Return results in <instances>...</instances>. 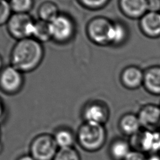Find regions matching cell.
Wrapping results in <instances>:
<instances>
[{
	"label": "cell",
	"instance_id": "8",
	"mask_svg": "<svg viewBox=\"0 0 160 160\" xmlns=\"http://www.w3.org/2000/svg\"><path fill=\"white\" fill-rule=\"evenodd\" d=\"M22 72L12 65L5 67L0 71V88L9 94L19 92L23 84Z\"/></svg>",
	"mask_w": 160,
	"mask_h": 160
},
{
	"label": "cell",
	"instance_id": "9",
	"mask_svg": "<svg viewBox=\"0 0 160 160\" xmlns=\"http://www.w3.org/2000/svg\"><path fill=\"white\" fill-rule=\"evenodd\" d=\"M110 111L106 104L101 101H92L84 108L82 117L84 122L104 125L109 118Z\"/></svg>",
	"mask_w": 160,
	"mask_h": 160
},
{
	"label": "cell",
	"instance_id": "16",
	"mask_svg": "<svg viewBox=\"0 0 160 160\" xmlns=\"http://www.w3.org/2000/svg\"><path fill=\"white\" fill-rule=\"evenodd\" d=\"M131 150L130 142L121 138L114 139L109 147V156L112 160H124Z\"/></svg>",
	"mask_w": 160,
	"mask_h": 160
},
{
	"label": "cell",
	"instance_id": "7",
	"mask_svg": "<svg viewBox=\"0 0 160 160\" xmlns=\"http://www.w3.org/2000/svg\"><path fill=\"white\" fill-rule=\"evenodd\" d=\"M112 22L104 17L91 19L86 27L87 34L93 42L98 45L109 44V35Z\"/></svg>",
	"mask_w": 160,
	"mask_h": 160
},
{
	"label": "cell",
	"instance_id": "3",
	"mask_svg": "<svg viewBox=\"0 0 160 160\" xmlns=\"http://www.w3.org/2000/svg\"><path fill=\"white\" fill-rule=\"evenodd\" d=\"M58 149L53 135L44 133L32 139L29 147V154L35 160H53Z\"/></svg>",
	"mask_w": 160,
	"mask_h": 160
},
{
	"label": "cell",
	"instance_id": "28",
	"mask_svg": "<svg viewBox=\"0 0 160 160\" xmlns=\"http://www.w3.org/2000/svg\"><path fill=\"white\" fill-rule=\"evenodd\" d=\"M147 160H160L159 154H152L148 157Z\"/></svg>",
	"mask_w": 160,
	"mask_h": 160
},
{
	"label": "cell",
	"instance_id": "29",
	"mask_svg": "<svg viewBox=\"0 0 160 160\" xmlns=\"http://www.w3.org/2000/svg\"><path fill=\"white\" fill-rule=\"evenodd\" d=\"M17 160H35V159L31 156L30 154L29 155H23L19 157Z\"/></svg>",
	"mask_w": 160,
	"mask_h": 160
},
{
	"label": "cell",
	"instance_id": "21",
	"mask_svg": "<svg viewBox=\"0 0 160 160\" xmlns=\"http://www.w3.org/2000/svg\"><path fill=\"white\" fill-rule=\"evenodd\" d=\"M9 2L14 13H28L33 6V0H9Z\"/></svg>",
	"mask_w": 160,
	"mask_h": 160
},
{
	"label": "cell",
	"instance_id": "18",
	"mask_svg": "<svg viewBox=\"0 0 160 160\" xmlns=\"http://www.w3.org/2000/svg\"><path fill=\"white\" fill-rule=\"evenodd\" d=\"M53 137L59 149L72 147L76 139L73 132L66 128H61L57 130Z\"/></svg>",
	"mask_w": 160,
	"mask_h": 160
},
{
	"label": "cell",
	"instance_id": "5",
	"mask_svg": "<svg viewBox=\"0 0 160 160\" xmlns=\"http://www.w3.org/2000/svg\"><path fill=\"white\" fill-rule=\"evenodd\" d=\"M131 147L143 152L159 154L160 152V131L156 130L140 131L131 137L129 142Z\"/></svg>",
	"mask_w": 160,
	"mask_h": 160
},
{
	"label": "cell",
	"instance_id": "10",
	"mask_svg": "<svg viewBox=\"0 0 160 160\" xmlns=\"http://www.w3.org/2000/svg\"><path fill=\"white\" fill-rule=\"evenodd\" d=\"M141 127L147 130H156L160 127V106L153 104L144 105L137 114Z\"/></svg>",
	"mask_w": 160,
	"mask_h": 160
},
{
	"label": "cell",
	"instance_id": "4",
	"mask_svg": "<svg viewBox=\"0 0 160 160\" xmlns=\"http://www.w3.org/2000/svg\"><path fill=\"white\" fill-rule=\"evenodd\" d=\"M34 21L28 13H14L8 21L7 29L11 36L21 40L32 36Z\"/></svg>",
	"mask_w": 160,
	"mask_h": 160
},
{
	"label": "cell",
	"instance_id": "26",
	"mask_svg": "<svg viewBox=\"0 0 160 160\" xmlns=\"http://www.w3.org/2000/svg\"><path fill=\"white\" fill-rule=\"evenodd\" d=\"M148 10L160 12V0H148Z\"/></svg>",
	"mask_w": 160,
	"mask_h": 160
},
{
	"label": "cell",
	"instance_id": "15",
	"mask_svg": "<svg viewBox=\"0 0 160 160\" xmlns=\"http://www.w3.org/2000/svg\"><path fill=\"white\" fill-rule=\"evenodd\" d=\"M118 127L124 135L130 137L139 132L142 128L138 115L131 112L126 113L120 118Z\"/></svg>",
	"mask_w": 160,
	"mask_h": 160
},
{
	"label": "cell",
	"instance_id": "6",
	"mask_svg": "<svg viewBox=\"0 0 160 160\" xmlns=\"http://www.w3.org/2000/svg\"><path fill=\"white\" fill-rule=\"evenodd\" d=\"M51 38L59 42L69 41L74 32V24L68 16L59 14L49 22Z\"/></svg>",
	"mask_w": 160,
	"mask_h": 160
},
{
	"label": "cell",
	"instance_id": "1",
	"mask_svg": "<svg viewBox=\"0 0 160 160\" xmlns=\"http://www.w3.org/2000/svg\"><path fill=\"white\" fill-rule=\"evenodd\" d=\"M43 56V47L39 41L32 38L18 40L11 51V65L22 72H30L41 64Z\"/></svg>",
	"mask_w": 160,
	"mask_h": 160
},
{
	"label": "cell",
	"instance_id": "25",
	"mask_svg": "<svg viewBox=\"0 0 160 160\" xmlns=\"http://www.w3.org/2000/svg\"><path fill=\"white\" fill-rule=\"evenodd\" d=\"M147 158L148 157L145 155L144 152L138 150L132 149L124 160H147Z\"/></svg>",
	"mask_w": 160,
	"mask_h": 160
},
{
	"label": "cell",
	"instance_id": "32",
	"mask_svg": "<svg viewBox=\"0 0 160 160\" xmlns=\"http://www.w3.org/2000/svg\"><path fill=\"white\" fill-rule=\"evenodd\" d=\"M1 129H0V139H1Z\"/></svg>",
	"mask_w": 160,
	"mask_h": 160
},
{
	"label": "cell",
	"instance_id": "11",
	"mask_svg": "<svg viewBox=\"0 0 160 160\" xmlns=\"http://www.w3.org/2000/svg\"><path fill=\"white\" fill-rule=\"evenodd\" d=\"M139 28L147 37H160V12L148 11L139 19Z\"/></svg>",
	"mask_w": 160,
	"mask_h": 160
},
{
	"label": "cell",
	"instance_id": "24",
	"mask_svg": "<svg viewBox=\"0 0 160 160\" xmlns=\"http://www.w3.org/2000/svg\"><path fill=\"white\" fill-rule=\"evenodd\" d=\"M109 0H79L81 4L88 9H98L105 6Z\"/></svg>",
	"mask_w": 160,
	"mask_h": 160
},
{
	"label": "cell",
	"instance_id": "2",
	"mask_svg": "<svg viewBox=\"0 0 160 160\" xmlns=\"http://www.w3.org/2000/svg\"><path fill=\"white\" fill-rule=\"evenodd\" d=\"M107 139L104 125L84 122L78 131L76 139L79 146L88 152H96L101 149Z\"/></svg>",
	"mask_w": 160,
	"mask_h": 160
},
{
	"label": "cell",
	"instance_id": "14",
	"mask_svg": "<svg viewBox=\"0 0 160 160\" xmlns=\"http://www.w3.org/2000/svg\"><path fill=\"white\" fill-rule=\"evenodd\" d=\"M143 85L149 93L160 95V66H154L144 71Z\"/></svg>",
	"mask_w": 160,
	"mask_h": 160
},
{
	"label": "cell",
	"instance_id": "23",
	"mask_svg": "<svg viewBox=\"0 0 160 160\" xmlns=\"http://www.w3.org/2000/svg\"><path fill=\"white\" fill-rule=\"evenodd\" d=\"M11 8L7 0H0V26L6 24L11 16Z\"/></svg>",
	"mask_w": 160,
	"mask_h": 160
},
{
	"label": "cell",
	"instance_id": "12",
	"mask_svg": "<svg viewBox=\"0 0 160 160\" xmlns=\"http://www.w3.org/2000/svg\"><path fill=\"white\" fill-rule=\"evenodd\" d=\"M120 10L131 19H140L148 11V0H119Z\"/></svg>",
	"mask_w": 160,
	"mask_h": 160
},
{
	"label": "cell",
	"instance_id": "19",
	"mask_svg": "<svg viewBox=\"0 0 160 160\" xmlns=\"http://www.w3.org/2000/svg\"><path fill=\"white\" fill-rule=\"evenodd\" d=\"M57 5L51 1L42 3L38 9V15L41 20L49 22L59 15Z\"/></svg>",
	"mask_w": 160,
	"mask_h": 160
},
{
	"label": "cell",
	"instance_id": "17",
	"mask_svg": "<svg viewBox=\"0 0 160 160\" xmlns=\"http://www.w3.org/2000/svg\"><path fill=\"white\" fill-rule=\"evenodd\" d=\"M128 36V31L126 25L121 22H114L112 23L109 35V44L119 46L123 44Z\"/></svg>",
	"mask_w": 160,
	"mask_h": 160
},
{
	"label": "cell",
	"instance_id": "30",
	"mask_svg": "<svg viewBox=\"0 0 160 160\" xmlns=\"http://www.w3.org/2000/svg\"><path fill=\"white\" fill-rule=\"evenodd\" d=\"M2 59L1 58V56L0 55V71L2 70Z\"/></svg>",
	"mask_w": 160,
	"mask_h": 160
},
{
	"label": "cell",
	"instance_id": "27",
	"mask_svg": "<svg viewBox=\"0 0 160 160\" xmlns=\"http://www.w3.org/2000/svg\"><path fill=\"white\" fill-rule=\"evenodd\" d=\"M4 111H5L4 106L2 101L0 98V119H1V118L3 117V116L4 114Z\"/></svg>",
	"mask_w": 160,
	"mask_h": 160
},
{
	"label": "cell",
	"instance_id": "22",
	"mask_svg": "<svg viewBox=\"0 0 160 160\" xmlns=\"http://www.w3.org/2000/svg\"><path fill=\"white\" fill-rule=\"evenodd\" d=\"M53 160H81L79 152L73 147L60 148Z\"/></svg>",
	"mask_w": 160,
	"mask_h": 160
},
{
	"label": "cell",
	"instance_id": "13",
	"mask_svg": "<svg viewBox=\"0 0 160 160\" xmlns=\"http://www.w3.org/2000/svg\"><path fill=\"white\" fill-rule=\"evenodd\" d=\"M122 84L129 89H136L143 84L144 71L135 66L125 68L120 76Z\"/></svg>",
	"mask_w": 160,
	"mask_h": 160
},
{
	"label": "cell",
	"instance_id": "31",
	"mask_svg": "<svg viewBox=\"0 0 160 160\" xmlns=\"http://www.w3.org/2000/svg\"><path fill=\"white\" fill-rule=\"evenodd\" d=\"M2 149H3V146H2V144H1V141H0V154L1 153V152L2 151Z\"/></svg>",
	"mask_w": 160,
	"mask_h": 160
},
{
	"label": "cell",
	"instance_id": "20",
	"mask_svg": "<svg viewBox=\"0 0 160 160\" xmlns=\"http://www.w3.org/2000/svg\"><path fill=\"white\" fill-rule=\"evenodd\" d=\"M32 36L40 42L51 39L49 22L41 19L35 21Z\"/></svg>",
	"mask_w": 160,
	"mask_h": 160
}]
</instances>
